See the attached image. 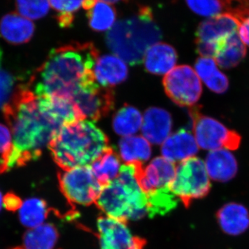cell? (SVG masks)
<instances>
[{
    "instance_id": "obj_1",
    "label": "cell",
    "mask_w": 249,
    "mask_h": 249,
    "mask_svg": "<svg viewBox=\"0 0 249 249\" xmlns=\"http://www.w3.org/2000/svg\"><path fill=\"white\" fill-rule=\"evenodd\" d=\"M3 111L13 142L0 159V175L38 160L63 126L40 109L37 96L27 85L16 91Z\"/></svg>"
},
{
    "instance_id": "obj_2",
    "label": "cell",
    "mask_w": 249,
    "mask_h": 249,
    "mask_svg": "<svg viewBox=\"0 0 249 249\" xmlns=\"http://www.w3.org/2000/svg\"><path fill=\"white\" fill-rule=\"evenodd\" d=\"M98 51L91 42H72L53 49L31 77L28 88L37 97L69 98L95 80Z\"/></svg>"
},
{
    "instance_id": "obj_3",
    "label": "cell",
    "mask_w": 249,
    "mask_h": 249,
    "mask_svg": "<svg viewBox=\"0 0 249 249\" xmlns=\"http://www.w3.org/2000/svg\"><path fill=\"white\" fill-rule=\"evenodd\" d=\"M107 135L89 121L65 124L49 145L52 158L62 170L88 166L109 147Z\"/></svg>"
},
{
    "instance_id": "obj_4",
    "label": "cell",
    "mask_w": 249,
    "mask_h": 249,
    "mask_svg": "<svg viewBox=\"0 0 249 249\" xmlns=\"http://www.w3.org/2000/svg\"><path fill=\"white\" fill-rule=\"evenodd\" d=\"M142 165L139 163L121 165L117 178L103 187L96 204L106 216L127 223L148 213L147 195L139 183Z\"/></svg>"
},
{
    "instance_id": "obj_5",
    "label": "cell",
    "mask_w": 249,
    "mask_h": 249,
    "mask_svg": "<svg viewBox=\"0 0 249 249\" xmlns=\"http://www.w3.org/2000/svg\"><path fill=\"white\" fill-rule=\"evenodd\" d=\"M161 38L160 27L148 6L139 8L138 14L116 23L106 36L113 53L131 65L142 63L147 49Z\"/></svg>"
},
{
    "instance_id": "obj_6",
    "label": "cell",
    "mask_w": 249,
    "mask_h": 249,
    "mask_svg": "<svg viewBox=\"0 0 249 249\" xmlns=\"http://www.w3.org/2000/svg\"><path fill=\"white\" fill-rule=\"evenodd\" d=\"M170 188L186 208L189 207L193 201L207 196L211 183L204 162L196 157L180 162Z\"/></svg>"
},
{
    "instance_id": "obj_7",
    "label": "cell",
    "mask_w": 249,
    "mask_h": 249,
    "mask_svg": "<svg viewBox=\"0 0 249 249\" xmlns=\"http://www.w3.org/2000/svg\"><path fill=\"white\" fill-rule=\"evenodd\" d=\"M193 132L198 146L203 150H215L224 148L235 150L240 147L241 137L228 129L219 121L203 115L198 107L190 109Z\"/></svg>"
},
{
    "instance_id": "obj_8",
    "label": "cell",
    "mask_w": 249,
    "mask_h": 249,
    "mask_svg": "<svg viewBox=\"0 0 249 249\" xmlns=\"http://www.w3.org/2000/svg\"><path fill=\"white\" fill-rule=\"evenodd\" d=\"M58 180L62 194L73 205L89 206L96 203L103 188L90 165L60 172Z\"/></svg>"
},
{
    "instance_id": "obj_9",
    "label": "cell",
    "mask_w": 249,
    "mask_h": 249,
    "mask_svg": "<svg viewBox=\"0 0 249 249\" xmlns=\"http://www.w3.org/2000/svg\"><path fill=\"white\" fill-rule=\"evenodd\" d=\"M167 96L181 107H193L201 97L202 86L196 71L188 65H180L163 78Z\"/></svg>"
},
{
    "instance_id": "obj_10",
    "label": "cell",
    "mask_w": 249,
    "mask_h": 249,
    "mask_svg": "<svg viewBox=\"0 0 249 249\" xmlns=\"http://www.w3.org/2000/svg\"><path fill=\"white\" fill-rule=\"evenodd\" d=\"M240 25L237 18L224 13L203 21L196 31L198 53L201 57L213 58L217 42L238 32Z\"/></svg>"
},
{
    "instance_id": "obj_11",
    "label": "cell",
    "mask_w": 249,
    "mask_h": 249,
    "mask_svg": "<svg viewBox=\"0 0 249 249\" xmlns=\"http://www.w3.org/2000/svg\"><path fill=\"white\" fill-rule=\"evenodd\" d=\"M71 100L85 119L97 121L114 108V93L111 88L100 86L96 80L85 85Z\"/></svg>"
},
{
    "instance_id": "obj_12",
    "label": "cell",
    "mask_w": 249,
    "mask_h": 249,
    "mask_svg": "<svg viewBox=\"0 0 249 249\" xmlns=\"http://www.w3.org/2000/svg\"><path fill=\"white\" fill-rule=\"evenodd\" d=\"M97 228L101 249H143L145 241L132 235L126 223L101 216Z\"/></svg>"
},
{
    "instance_id": "obj_13",
    "label": "cell",
    "mask_w": 249,
    "mask_h": 249,
    "mask_svg": "<svg viewBox=\"0 0 249 249\" xmlns=\"http://www.w3.org/2000/svg\"><path fill=\"white\" fill-rule=\"evenodd\" d=\"M176 168L175 163L160 157L154 159L146 168L142 165L139 178L142 191L147 195L157 190L170 188Z\"/></svg>"
},
{
    "instance_id": "obj_14",
    "label": "cell",
    "mask_w": 249,
    "mask_h": 249,
    "mask_svg": "<svg viewBox=\"0 0 249 249\" xmlns=\"http://www.w3.org/2000/svg\"><path fill=\"white\" fill-rule=\"evenodd\" d=\"M172 127L173 120L168 111L150 107L145 111L142 133L149 142L157 145L163 143L169 137Z\"/></svg>"
},
{
    "instance_id": "obj_15",
    "label": "cell",
    "mask_w": 249,
    "mask_h": 249,
    "mask_svg": "<svg viewBox=\"0 0 249 249\" xmlns=\"http://www.w3.org/2000/svg\"><path fill=\"white\" fill-rule=\"evenodd\" d=\"M198 150L199 146L194 136L183 129L169 136L161 146L163 157L173 163L194 157Z\"/></svg>"
},
{
    "instance_id": "obj_16",
    "label": "cell",
    "mask_w": 249,
    "mask_h": 249,
    "mask_svg": "<svg viewBox=\"0 0 249 249\" xmlns=\"http://www.w3.org/2000/svg\"><path fill=\"white\" fill-rule=\"evenodd\" d=\"M93 75L101 86L111 88L127 79L128 69L125 62L117 55H105L95 64Z\"/></svg>"
},
{
    "instance_id": "obj_17",
    "label": "cell",
    "mask_w": 249,
    "mask_h": 249,
    "mask_svg": "<svg viewBox=\"0 0 249 249\" xmlns=\"http://www.w3.org/2000/svg\"><path fill=\"white\" fill-rule=\"evenodd\" d=\"M34 32L35 25L32 21L18 13H9L0 19V34L12 45L27 43L32 38Z\"/></svg>"
},
{
    "instance_id": "obj_18",
    "label": "cell",
    "mask_w": 249,
    "mask_h": 249,
    "mask_svg": "<svg viewBox=\"0 0 249 249\" xmlns=\"http://www.w3.org/2000/svg\"><path fill=\"white\" fill-rule=\"evenodd\" d=\"M37 101L40 109L62 125L85 120L71 99L56 96H42L37 97Z\"/></svg>"
},
{
    "instance_id": "obj_19",
    "label": "cell",
    "mask_w": 249,
    "mask_h": 249,
    "mask_svg": "<svg viewBox=\"0 0 249 249\" xmlns=\"http://www.w3.org/2000/svg\"><path fill=\"white\" fill-rule=\"evenodd\" d=\"M205 165L210 178L219 182L230 181L235 178L238 170L235 157L224 149L210 152Z\"/></svg>"
},
{
    "instance_id": "obj_20",
    "label": "cell",
    "mask_w": 249,
    "mask_h": 249,
    "mask_svg": "<svg viewBox=\"0 0 249 249\" xmlns=\"http://www.w3.org/2000/svg\"><path fill=\"white\" fill-rule=\"evenodd\" d=\"M143 60L147 71L156 75L166 74L176 65L178 54L172 46L157 42L147 49Z\"/></svg>"
},
{
    "instance_id": "obj_21",
    "label": "cell",
    "mask_w": 249,
    "mask_h": 249,
    "mask_svg": "<svg viewBox=\"0 0 249 249\" xmlns=\"http://www.w3.org/2000/svg\"><path fill=\"white\" fill-rule=\"evenodd\" d=\"M217 220L223 231L231 235H238L249 227V213L245 206L229 203L217 213Z\"/></svg>"
},
{
    "instance_id": "obj_22",
    "label": "cell",
    "mask_w": 249,
    "mask_h": 249,
    "mask_svg": "<svg viewBox=\"0 0 249 249\" xmlns=\"http://www.w3.org/2000/svg\"><path fill=\"white\" fill-rule=\"evenodd\" d=\"M246 54V46L237 32L217 42L213 59L222 68L231 69L239 65Z\"/></svg>"
},
{
    "instance_id": "obj_23",
    "label": "cell",
    "mask_w": 249,
    "mask_h": 249,
    "mask_svg": "<svg viewBox=\"0 0 249 249\" xmlns=\"http://www.w3.org/2000/svg\"><path fill=\"white\" fill-rule=\"evenodd\" d=\"M83 7L87 11L89 27L93 31L103 32L114 25L116 10L108 3L98 0H84Z\"/></svg>"
},
{
    "instance_id": "obj_24",
    "label": "cell",
    "mask_w": 249,
    "mask_h": 249,
    "mask_svg": "<svg viewBox=\"0 0 249 249\" xmlns=\"http://www.w3.org/2000/svg\"><path fill=\"white\" fill-rule=\"evenodd\" d=\"M90 167L95 178L104 187L117 178L120 172L121 160L114 149L109 147Z\"/></svg>"
},
{
    "instance_id": "obj_25",
    "label": "cell",
    "mask_w": 249,
    "mask_h": 249,
    "mask_svg": "<svg viewBox=\"0 0 249 249\" xmlns=\"http://www.w3.org/2000/svg\"><path fill=\"white\" fill-rule=\"evenodd\" d=\"M121 158L127 163H142L150 160L152 149L146 139L140 136L124 137L119 142Z\"/></svg>"
},
{
    "instance_id": "obj_26",
    "label": "cell",
    "mask_w": 249,
    "mask_h": 249,
    "mask_svg": "<svg viewBox=\"0 0 249 249\" xmlns=\"http://www.w3.org/2000/svg\"><path fill=\"white\" fill-rule=\"evenodd\" d=\"M58 239L56 228L43 224L31 229L23 237L24 249H53Z\"/></svg>"
},
{
    "instance_id": "obj_27",
    "label": "cell",
    "mask_w": 249,
    "mask_h": 249,
    "mask_svg": "<svg viewBox=\"0 0 249 249\" xmlns=\"http://www.w3.org/2000/svg\"><path fill=\"white\" fill-rule=\"evenodd\" d=\"M112 125L116 134L124 137H130L142 127V114L137 108L124 106L114 115Z\"/></svg>"
},
{
    "instance_id": "obj_28",
    "label": "cell",
    "mask_w": 249,
    "mask_h": 249,
    "mask_svg": "<svg viewBox=\"0 0 249 249\" xmlns=\"http://www.w3.org/2000/svg\"><path fill=\"white\" fill-rule=\"evenodd\" d=\"M49 213L45 201L39 198H31L24 201L19 209V220L24 227L34 229L43 224Z\"/></svg>"
},
{
    "instance_id": "obj_29",
    "label": "cell",
    "mask_w": 249,
    "mask_h": 249,
    "mask_svg": "<svg viewBox=\"0 0 249 249\" xmlns=\"http://www.w3.org/2000/svg\"><path fill=\"white\" fill-rule=\"evenodd\" d=\"M147 211L150 217L163 215L176 207L178 199L171 188L157 190L147 194Z\"/></svg>"
},
{
    "instance_id": "obj_30",
    "label": "cell",
    "mask_w": 249,
    "mask_h": 249,
    "mask_svg": "<svg viewBox=\"0 0 249 249\" xmlns=\"http://www.w3.org/2000/svg\"><path fill=\"white\" fill-rule=\"evenodd\" d=\"M57 13V21L62 28L71 27L74 20L73 14L83 6L84 0H49Z\"/></svg>"
},
{
    "instance_id": "obj_31",
    "label": "cell",
    "mask_w": 249,
    "mask_h": 249,
    "mask_svg": "<svg viewBox=\"0 0 249 249\" xmlns=\"http://www.w3.org/2000/svg\"><path fill=\"white\" fill-rule=\"evenodd\" d=\"M49 0H16L18 13L29 19L45 17L49 10Z\"/></svg>"
},
{
    "instance_id": "obj_32",
    "label": "cell",
    "mask_w": 249,
    "mask_h": 249,
    "mask_svg": "<svg viewBox=\"0 0 249 249\" xmlns=\"http://www.w3.org/2000/svg\"><path fill=\"white\" fill-rule=\"evenodd\" d=\"M190 9L202 16H217L225 13L224 6L220 0H186Z\"/></svg>"
},
{
    "instance_id": "obj_33",
    "label": "cell",
    "mask_w": 249,
    "mask_h": 249,
    "mask_svg": "<svg viewBox=\"0 0 249 249\" xmlns=\"http://www.w3.org/2000/svg\"><path fill=\"white\" fill-rule=\"evenodd\" d=\"M196 74L203 81H206L217 71V63L213 58L200 57L196 60Z\"/></svg>"
},
{
    "instance_id": "obj_34",
    "label": "cell",
    "mask_w": 249,
    "mask_h": 249,
    "mask_svg": "<svg viewBox=\"0 0 249 249\" xmlns=\"http://www.w3.org/2000/svg\"><path fill=\"white\" fill-rule=\"evenodd\" d=\"M226 13L242 19L249 16V0H222Z\"/></svg>"
},
{
    "instance_id": "obj_35",
    "label": "cell",
    "mask_w": 249,
    "mask_h": 249,
    "mask_svg": "<svg viewBox=\"0 0 249 249\" xmlns=\"http://www.w3.org/2000/svg\"><path fill=\"white\" fill-rule=\"evenodd\" d=\"M205 84L211 91L217 93L225 92L229 88V80L225 74L217 70L209 79L204 81Z\"/></svg>"
},
{
    "instance_id": "obj_36",
    "label": "cell",
    "mask_w": 249,
    "mask_h": 249,
    "mask_svg": "<svg viewBox=\"0 0 249 249\" xmlns=\"http://www.w3.org/2000/svg\"><path fill=\"white\" fill-rule=\"evenodd\" d=\"M14 80L9 73L4 71L0 65V107L5 106L12 91Z\"/></svg>"
},
{
    "instance_id": "obj_37",
    "label": "cell",
    "mask_w": 249,
    "mask_h": 249,
    "mask_svg": "<svg viewBox=\"0 0 249 249\" xmlns=\"http://www.w3.org/2000/svg\"><path fill=\"white\" fill-rule=\"evenodd\" d=\"M12 145V137L7 127L0 124V154L4 155Z\"/></svg>"
},
{
    "instance_id": "obj_38",
    "label": "cell",
    "mask_w": 249,
    "mask_h": 249,
    "mask_svg": "<svg viewBox=\"0 0 249 249\" xmlns=\"http://www.w3.org/2000/svg\"><path fill=\"white\" fill-rule=\"evenodd\" d=\"M3 205L9 211H15L20 209L22 202L16 195L14 193H8L3 198Z\"/></svg>"
},
{
    "instance_id": "obj_39",
    "label": "cell",
    "mask_w": 249,
    "mask_h": 249,
    "mask_svg": "<svg viewBox=\"0 0 249 249\" xmlns=\"http://www.w3.org/2000/svg\"><path fill=\"white\" fill-rule=\"evenodd\" d=\"M238 34L244 44L248 45L249 47V16L243 18L240 21Z\"/></svg>"
},
{
    "instance_id": "obj_40",
    "label": "cell",
    "mask_w": 249,
    "mask_h": 249,
    "mask_svg": "<svg viewBox=\"0 0 249 249\" xmlns=\"http://www.w3.org/2000/svg\"><path fill=\"white\" fill-rule=\"evenodd\" d=\"M102 1L108 3V4H114V3L119 2V1H124V0H102Z\"/></svg>"
},
{
    "instance_id": "obj_41",
    "label": "cell",
    "mask_w": 249,
    "mask_h": 249,
    "mask_svg": "<svg viewBox=\"0 0 249 249\" xmlns=\"http://www.w3.org/2000/svg\"><path fill=\"white\" fill-rule=\"evenodd\" d=\"M3 205V197L2 196H1V192H0V211H1V207H2Z\"/></svg>"
},
{
    "instance_id": "obj_42",
    "label": "cell",
    "mask_w": 249,
    "mask_h": 249,
    "mask_svg": "<svg viewBox=\"0 0 249 249\" xmlns=\"http://www.w3.org/2000/svg\"><path fill=\"white\" fill-rule=\"evenodd\" d=\"M12 249H24V248H22V247H16V248Z\"/></svg>"
}]
</instances>
